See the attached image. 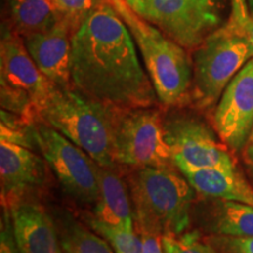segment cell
Segmentation results:
<instances>
[{"instance_id":"cell-2","label":"cell","mask_w":253,"mask_h":253,"mask_svg":"<svg viewBox=\"0 0 253 253\" xmlns=\"http://www.w3.org/2000/svg\"><path fill=\"white\" fill-rule=\"evenodd\" d=\"M135 231L178 236L191 224L195 190L177 168H141L128 176Z\"/></svg>"},{"instance_id":"cell-1","label":"cell","mask_w":253,"mask_h":253,"mask_svg":"<svg viewBox=\"0 0 253 253\" xmlns=\"http://www.w3.org/2000/svg\"><path fill=\"white\" fill-rule=\"evenodd\" d=\"M71 82L82 94L116 109L161 104L134 38L109 0H96L73 34Z\"/></svg>"},{"instance_id":"cell-8","label":"cell","mask_w":253,"mask_h":253,"mask_svg":"<svg viewBox=\"0 0 253 253\" xmlns=\"http://www.w3.org/2000/svg\"><path fill=\"white\" fill-rule=\"evenodd\" d=\"M163 118L158 106L119 109L114 131V156L119 167L176 168L164 136Z\"/></svg>"},{"instance_id":"cell-19","label":"cell","mask_w":253,"mask_h":253,"mask_svg":"<svg viewBox=\"0 0 253 253\" xmlns=\"http://www.w3.org/2000/svg\"><path fill=\"white\" fill-rule=\"evenodd\" d=\"M55 224L63 251L68 253H116L102 236L93 229H88L68 212L60 213Z\"/></svg>"},{"instance_id":"cell-18","label":"cell","mask_w":253,"mask_h":253,"mask_svg":"<svg viewBox=\"0 0 253 253\" xmlns=\"http://www.w3.org/2000/svg\"><path fill=\"white\" fill-rule=\"evenodd\" d=\"M12 30L25 38L48 31L59 21L48 0H9Z\"/></svg>"},{"instance_id":"cell-23","label":"cell","mask_w":253,"mask_h":253,"mask_svg":"<svg viewBox=\"0 0 253 253\" xmlns=\"http://www.w3.org/2000/svg\"><path fill=\"white\" fill-rule=\"evenodd\" d=\"M205 240L218 253H253V237L211 236Z\"/></svg>"},{"instance_id":"cell-30","label":"cell","mask_w":253,"mask_h":253,"mask_svg":"<svg viewBox=\"0 0 253 253\" xmlns=\"http://www.w3.org/2000/svg\"><path fill=\"white\" fill-rule=\"evenodd\" d=\"M219 1H225V0H219Z\"/></svg>"},{"instance_id":"cell-31","label":"cell","mask_w":253,"mask_h":253,"mask_svg":"<svg viewBox=\"0 0 253 253\" xmlns=\"http://www.w3.org/2000/svg\"><path fill=\"white\" fill-rule=\"evenodd\" d=\"M109 1H113V0H109Z\"/></svg>"},{"instance_id":"cell-6","label":"cell","mask_w":253,"mask_h":253,"mask_svg":"<svg viewBox=\"0 0 253 253\" xmlns=\"http://www.w3.org/2000/svg\"><path fill=\"white\" fill-rule=\"evenodd\" d=\"M55 84L32 59L20 34L11 26L2 28L0 41V94L1 109L20 116L28 125L38 122V110Z\"/></svg>"},{"instance_id":"cell-5","label":"cell","mask_w":253,"mask_h":253,"mask_svg":"<svg viewBox=\"0 0 253 253\" xmlns=\"http://www.w3.org/2000/svg\"><path fill=\"white\" fill-rule=\"evenodd\" d=\"M190 106L198 112L216 108L221 94L238 72L253 59V46L231 21L218 27L191 52Z\"/></svg>"},{"instance_id":"cell-21","label":"cell","mask_w":253,"mask_h":253,"mask_svg":"<svg viewBox=\"0 0 253 253\" xmlns=\"http://www.w3.org/2000/svg\"><path fill=\"white\" fill-rule=\"evenodd\" d=\"M163 253H218L212 245L201 238L198 231H190L178 236H163Z\"/></svg>"},{"instance_id":"cell-27","label":"cell","mask_w":253,"mask_h":253,"mask_svg":"<svg viewBox=\"0 0 253 253\" xmlns=\"http://www.w3.org/2000/svg\"><path fill=\"white\" fill-rule=\"evenodd\" d=\"M242 153H243V158H244L245 163L253 169V126H252L251 132H250L249 135L248 141H246L244 148H243Z\"/></svg>"},{"instance_id":"cell-14","label":"cell","mask_w":253,"mask_h":253,"mask_svg":"<svg viewBox=\"0 0 253 253\" xmlns=\"http://www.w3.org/2000/svg\"><path fill=\"white\" fill-rule=\"evenodd\" d=\"M7 209L21 253H61L56 224L42 205L25 198Z\"/></svg>"},{"instance_id":"cell-11","label":"cell","mask_w":253,"mask_h":253,"mask_svg":"<svg viewBox=\"0 0 253 253\" xmlns=\"http://www.w3.org/2000/svg\"><path fill=\"white\" fill-rule=\"evenodd\" d=\"M213 129L230 150L242 151L253 126V59L221 94L212 116Z\"/></svg>"},{"instance_id":"cell-29","label":"cell","mask_w":253,"mask_h":253,"mask_svg":"<svg viewBox=\"0 0 253 253\" xmlns=\"http://www.w3.org/2000/svg\"><path fill=\"white\" fill-rule=\"evenodd\" d=\"M61 253H68V252H66V251H63V250H62V251H61Z\"/></svg>"},{"instance_id":"cell-26","label":"cell","mask_w":253,"mask_h":253,"mask_svg":"<svg viewBox=\"0 0 253 253\" xmlns=\"http://www.w3.org/2000/svg\"><path fill=\"white\" fill-rule=\"evenodd\" d=\"M143 240L144 253H163L161 236L156 235H140Z\"/></svg>"},{"instance_id":"cell-10","label":"cell","mask_w":253,"mask_h":253,"mask_svg":"<svg viewBox=\"0 0 253 253\" xmlns=\"http://www.w3.org/2000/svg\"><path fill=\"white\" fill-rule=\"evenodd\" d=\"M34 136L36 144L63 191L80 204H96L100 189L95 161L86 151L46 123H36Z\"/></svg>"},{"instance_id":"cell-24","label":"cell","mask_w":253,"mask_h":253,"mask_svg":"<svg viewBox=\"0 0 253 253\" xmlns=\"http://www.w3.org/2000/svg\"><path fill=\"white\" fill-rule=\"evenodd\" d=\"M231 21L253 46V15L250 12L248 0H231Z\"/></svg>"},{"instance_id":"cell-13","label":"cell","mask_w":253,"mask_h":253,"mask_svg":"<svg viewBox=\"0 0 253 253\" xmlns=\"http://www.w3.org/2000/svg\"><path fill=\"white\" fill-rule=\"evenodd\" d=\"M74 32L59 20L48 31L23 38L25 46L42 74L58 87H72L71 50Z\"/></svg>"},{"instance_id":"cell-22","label":"cell","mask_w":253,"mask_h":253,"mask_svg":"<svg viewBox=\"0 0 253 253\" xmlns=\"http://www.w3.org/2000/svg\"><path fill=\"white\" fill-rule=\"evenodd\" d=\"M59 20L75 32L93 9L96 0H48Z\"/></svg>"},{"instance_id":"cell-4","label":"cell","mask_w":253,"mask_h":253,"mask_svg":"<svg viewBox=\"0 0 253 253\" xmlns=\"http://www.w3.org/2000/svg\"><path fill=\"white\" fill-rule=\"evenodd\" d=\"M110 2L134 38L161 106L166 108L190 106L192 59L189 50L136 14L126 0Z\"/></svg>"},{"instance_id":"cell-25","label":"cell","mask_w":253,"mask_h":253,"mask_svg":"<svg viewBox=\"0 0 253 253\" xmlns=\"http://www.w3.org/2000/svg\"><path fill=\"white\" fill-rule=\"evenodd\" d=\"M0 253H21L15 242L11 214L7 208H2L1 229H0Z\"/></svg>"},{"instance_id":"cell-12","label":"cell","mask_w":253,"mask_h":253,"mask_svg":"<svg viewBox=\"0 0 253 253\" xmlns=\"http://www.w3.org/2000/svg\"><path fill=\"white\" fill-rule=\"evenodd\" d=\"M46 182L45 161L26 145L0 140L1 207L9 208Z\"/></svg>"},{"instance_id":"cell-20","label":"cell","mask_w":253,"mask_h":253,"mask_svg":"<svg viewBox=\"0 0 253 253\" xmlns=\"http://www.w3.org/2000/svg\"><path fill=\"white\" fill-rule=\"evenodd\" d=\"M87 223L90 229L102 236L112 245L116 253H144L143 240L135 230L110 225L95 219L94 217H88Z\"/></svg>"},{"instance_id":"cell-15","label":"cell","mask_w":253,"mask_h":253,"mask_svg":"<svg viewBox=\"0 0 253 253\" xmlns=\"http://www.w3.org/2000/svg\"><path fill=\"white\" fill-rule=\"evenodd\" d=\"M100 197L94 205L95 219L122 227L135 230L130 192L120 175L119 168H106L95 162Z\"/></svg>"},{"instance_id":"cell-9","label":"cell","mask_w":253,"mask_h":253,"mask_svg":"<svg viewBox=\"0 0 253 253\" xmlns=\"http://www.w3.org/2000/svg\"><path fill=\"white\" fill-rule=\"evenodd\" d=\"M163 118L164 136L178 168H223L236 170L227 145L203 120L184 108H169Z\"/></svg>"},{"instance_id":"cell-28","label":"cell","mask_w":253,"mask_h":253,"mask_svg":"<svg viewBox=\"0 0 253 253\" xmlns=\"http://www.w3.org/2000/svg\"><path fill=\"white\" fill-rule=\"evenodd\" d=\"M248 5H249L250 12H251V14L253 15V0H248Z\"/></svg>"},{"instance_id":"cell-3","label":"cell","mask_w":253,"mask_h":253,"mask_svg":"<svg viewBox=\"0 0 253 253\" xmlns=\"http://www.w3.org/2000/svg\"><path fill=\"white\" fill-rule=\"evenodd\" d=\"M118 112L75 88L55 86L38 110V121L61 132L100 166L119 168L114 156Z\"/></svg>"},{"instance_id":"cell-7","label":"cell","mask_w":253,"mask_h":253,"mask_svg":"<svg viewBox=\"0 0 253 253\" xmlns=\"http://www.w3.org/2000/svg\"><path fill=\"white\" fill-rule=\"evenodd\" d=\"M132 11L189 52L220 27L219 0H126Z\"/></svg>"},{"instance_id":"cell-16","label":"cell","mask_w":253,"mask_h":253,"mask_svg":"<svg viewBox=\"0 0 253 253\" xmlns=\"http://www.w3.org/2000/svg\"><path fill=\"white\" fill-rule=\"evenodd\" d=\"M198 195L211 199H226L253 207V189L236 170L223 168H178Z\"/></svg>"},{"instance_id":"cell-17","label":"cell","mask_w":253,"mask_h":253,"mask_svg":"<svg viewBox=\"0 0 253 253\" xmlns=\"http://www.w3.org/2000/svg\"><path fill=\"white\" fill-rule=\"evenodd\" d=\"M204 226L212 235L253 237V207L226 199H214L208 208Z\"/></svg>"}]
</instances>
